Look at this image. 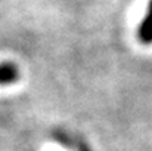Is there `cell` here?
Segmentation results:
<instances>
[{
    "instance_id": "obj_2",
    "label": "cell",
    "mask_w": 152,
    "mask_h": 151,
    "mask_svg": "<svg viewBox=\"0 0 152 151\" xmlns=\"http://www.w3.org/2000/svg\"><path fill=\"white\" fill-rule=\"evenodd\" d=\"M21 77L19 67L12 61L0 62V86H10L16 83Z\"/></svg>"
},
{
    "instance_id": "obj_1",
    "label": "cell",
    "mask_w": 152,
    "mask_h": 151,
    "mask_svg": "<svg viewBox=\"0 0 152 151\" xmlns=\"http://www.w3.org/2000/svg\"><path fill=\"white\" fill-rule=\"evenodd\" d=\"M136 37L140 45L152 46V0H148L145 15L136 30Z\"/></svg>"
}]
</instances>
